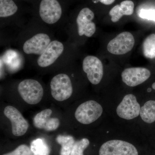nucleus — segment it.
Returning a JSON list of instances; mask_svg holds the SVG:
<instances>
[{"mask_svg":"<svg viewBox=\"0 0 155 155\" xmlns=\"http://www.w3.org/2000/svg\"><path fill=\"white\" fill-rule=\"evenodd\" d=\"M18 91L23 100L29 104H38L44 95L42 86L37 81L25 79L19 84Z\"/></svg>","mask_w":155,"mask_h":155,"instance_id":"f257e3e1","label":"nucleus"},{"mask_svg":"<svg viewBox=\"0 0 155 155\" xmlns=\"http://www.w3.org/2000/svg\"><path fill=\"white\" fill-rule=\"evenodd\" d=\"M103 111L102 107L99 103L91 100L78 107L75 116L78 122L87 125L96 121L101 116Z\"/></svg>","mask_w":155,"mask_h":155,"instance_id":"f03ea898","label":"nucleus"},{"mask_svg":"<svg viewBox=\"0 0 155 155\" xmlns=\"http://www.w3.org/2000/svg\"><path fill=\"white\" fill-rule=\"evenodd\" d=\"M51 89L52 96L58 101L68 99L73 92L70 78L65 74H58L53 78L51 81Z\"/></svg>","mask_w":155,"mask_h":155,"instance_id":"7ed1b4c3","label":"nucleus"},{"mask_svg":"<svg viewBox=\"0 0 155 155\" xmlns=\"http://www.w3.org/2000/svg\"><path fill=\"white\" fill-rule=\"evenodd\" d=\"M99 155H138L133 145L123 140H114L106 142L101 146Z\"/></svg>","mask_w":155,"mask_h":155,"instance_id":"20e7f679","label":"nucleus"},{"mask_svg":"<svg viewBox=\"0 0 155 155\" xmlns=\"http://www.w3.org/2000/svg\"><path fill=\"white\" fill-rule=\"evenodd\" d=\"M134 43L133 35L130 32L125 31L109 42L107 48L109 52L114 54H125L133 49Z\"/></svg>","mask_w":155,"mask_h":155,"instance_id":"39448f33","label":"nucleus"},{"mask_svg":"<svg viewBox=\"0 0 155 155\" xmlns=\"http://www.w3.org/2000/svg\"><path fill=\"white\" fill-rule=\"evenodd\" d=\"M41 18L48 24H54L61 19L62 9L58 0H41L39 5Z\"/></svg>","mask_w":155,"mask_h":155,"instance_id":"423d86ee","label":"nucleus"},{"mask_svg":"<svg viewBox=\"0 0 155 155\" xmlns=\"http://www.w3.org/2000/svg\"><path fill=\"white\" fill-rule=\"evenodd\" d=\"M4 114L11 121L12 133L14 136H21L26 133L29 124L17 108L7 106L4 110Z\"/></svg>","mask_w":155,"mask_h":155,"instance_id":"0eeeda50","label":"nucleus"},{"mask_svg":"<svg viewBox=\"0 0 155 155\" xmlns=\"http://www.w3.org/2000/svg\"><path fill=\"white\" fill-rule=\"evenodd\" d=\"M140 108L135 96L128 94L124 97L117 107L116 113L120 118L130 120L138 116Z\"/></svg>","mask_w":155,"mask_h":155,"instance_id":"6e6552de","label":"nucleus"},{"mask_svg":"<svg viewBox=\"0 0 155 155\" xmlns=\"http://www.w3.org/2000/svg\"><path fill=\"white\" fill-rule=\"evenodd\" d=\"M82 67L91 83L96 85L101 82L104 69L102 63L99 58L93 56H87L84 59Z\"/></svg>","mask_w":155,"mask_h":155,"instance_id":"1a4fd4ad","label":"nucleus"},{"mask_svg":"<svg viewBox=\"0 0 155 155\" xmlns=\"http://www.w3.org/2000/svg\"><path fill=\"white\" fill-rule=\"evenodd\" d=\"M94 17V13L88 8H84L81 10L76 19L78 33L80 36L84 35L91 37L94 34L96 25L92 21Z\"/></svg>","mask_w":155,"mask_h":155,"instance_id":"9d476101","label":"nucleus"},{"mask_svg":"<svg viewBox=\"0 0 155 155\" xmlns=\"http://www.w3.org/2000/svg\"><path fill=\"white\" fill-rule=\"evenodd\" d=\"M150 70L143 67H132L125 69L122 73L123 82L130 87H135L143 83L150 76Z\"/></svg>","mask_w":155,"mask_h":155,"instance_id":"9b49d317","label":"nucleus"},{"mask_svg":"<svg viewBox=\"0 0 155 155\" xmlns=\"http://www.w3.org/2000/svg\"><path fill=\"white\" fill-rule=\"evenodd\" d=\"M64 51V45L58 41H51L37 61L39 67H46L55 62Z\"/></svg>","mask_w":155,"mask_h":155,"instance_id":"f8f14e48","label":"nucleus"},{"mask_svg":"<svg viewBox=\"0 0 155 155\" xmlns=\"http://www.w3.org/2000/svg\"><path fill=\"white\" fill-rule=\"evenodd\" d=\"M51 42V39L47 34L39 33L26 41L23 50L26 54L41 55Z\"/></svg>","mask_w":155,"mask_h":155,"instance_id":"ddd939ff","label":"nucleus"},{"mask_svg":"<svg viewBox=\"0 0 155 155\" xmlns=\"http://www.w3.org/2000/svg\"><path fill=\"white\" fill-rule=\"evenodd\" d=\"M52 114L51 110L46 109L36 114L33 119L35 127L48 131L56 130L60 125V120L58 118H51Z\"/></svg>","mask_w":155,"mask_h":155,"instance_id":"4468645a","label":"nucleus"},{"mask_svg":"<svg viewBox=\"0 0 155 155\" xmlns=\"http://www.w3.org/2000/svg\"><path fill=\"white\" fill-rule=\"evenodd\" d=\"M134 7V3L130 0L123 1L120 5L114 6L109 12L112 22H118L124 15H132L133 14Z\"/></svg>","mask_w":155,"mask_h":155,"instance_id":"2eb2a0df","label":"nucleus"},{"mask_svg":"<svg viewBox=\"0 0 155 155\" xmlns=\"http://www.w3.org/2000/svg\"><path fill=\"white\" fill-rule=\"evenodd\" d=\"M140 117L144 122L152 123L155 121V101L150 100L145 103L140 110Z\"/></svg>","mask_w":155,"mask_h":155,"instance_id":"dca6fc26","label":"nucleus"},{"mask_svg":"<svg viewBox=\"0 0 155 155\" xmlns=\"http://www.w3.org/2000/svg\"><path fill=\"white\" fill-rule=\"evenodd\" d=\"M56 140L61 146L60 155H70L75 141L71 136L59 135L56 138Z\"/></svg>","mask_w":155,"mask_h":155,"instance_id":"f3484780","label":"nucleus"},{"mask_svg":"<svg viewBox=\"0 0 155 155\" xmlns=\"http://www.w3.org/2000/svg\"><path fill=\"white\" fill-rule=\"evenodd\" d=\"M30 149L32 155H49L51 150L44 140L38 138L31 143Z\"/></svg>","mask_w":155,"mask_h":155,"instance_id":"a211bd4d","label":"nucleus"},{"mask_svg":"<svg viewBox=\"0 0 155 155\" xmlns=\"http://www.w3.org/2000/svg\"><path fill=\"white\" fill-rule=\"evenodd\" d=\"M18 11V7L13 0H0V17L12 16Z\"/></svg>","mask_w":155,"mask_h":155,"instance_id":"6ab92c4d","label":"nucleus"},{"mask_svg":"<svg viewBox=\"0 0 155 155\" xmlns=\"http://www.w3.org/2000/svg\"><path fill=\"white\" fill-rule=\"evenodd\" d=\"M143 51L145 57L149 59L155 58V34L149 35L143 44Z\"/></svg>","mask_w":155,"mask_h":155,"instance_id":"aec40b11","label":"nucleus"},{"mask_svg":"<svg viewBox=\"0 0 155 155\" xmlns=\"http://www.w3.org/2000/svg\"><path fill=\"white\" fill-rule=\"evenodd\" d=\"M89 144V140L86 138L75 142L70 155H84V151Z\"/></svg>","mask_w":155,"mask_h":155,"instance_id":"412c9836","label":"nucleus"},{"mask_svg":"<svg viewBox=\"0 0 155 155\" xmlns=\"http://www.w3.org/2000/svg\"><path fill=\"white\" fill-rule=\"evenodd\" d=\"M3 155H32V153L28 146L22 144L11 152Z\"/></svg>","mask_w":155,"mask_h":155,"instance_id":"4be33fe9","label":"nucleus"},{"mask_svg":"<svg viewBox=\"0 0 155 155\" xmlns=\"http://www.w3.org/2000/svg\"><path fill=\"white\" fill-rule=\"evenodd\" d=\"M139 16L142 19L155 22V10L153 9H142L138 13Z\"/></svg>","mask_w":155,"mask_h":155,"instance_id":"5701e85b","label":"nucleus"},{"mask_svg":"<svg viewBox=\"0 0 155 155\" xmlns=\"http://www.w3.org/2000/svg\"><path fill=\"white\" fill-rule=\"evenodd\" d=\"M97 1L104 5H108L114 3L115 0H97Z\"/></svg>","mask_w":155,"mask_h":155,"instance_id":"b1692460","label":"nucleus"},{"mask_svg":"<svg viewBox=\"0 0 155 155\" xmlns=\"http://www.w3.org/2000/svg\"><path fill=\"white\" fill-rule=\"evenodd\" d=\"M152 87L153 89L155 90V82L153 84H152Z\"/></svg>","mask_w":155,"mask_h":155,"instance_id":"393cba45","label":"nucleus"}]
</instances>
